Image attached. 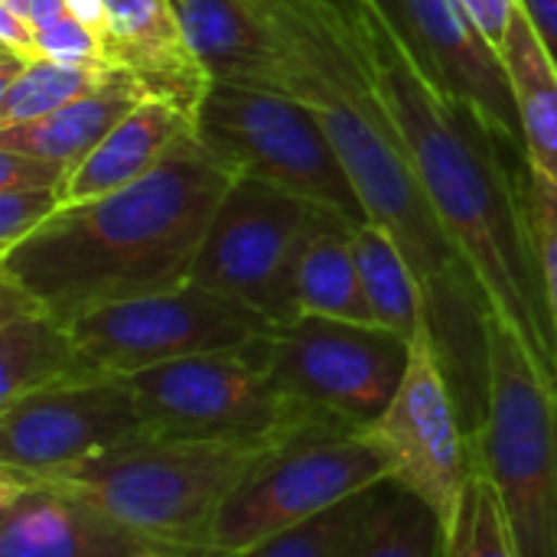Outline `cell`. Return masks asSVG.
<instances>
[{
    "label": "cell",
    "mask_w": 557,
    "mask_h": 557,
    "mask_svg": "<svg viewBox=\"0 0 557 557\" xmlns=\"http://www.w3.org/2000/svg\"><path fill=\"white\" fill-rule=\"evenodd\" d=\"M441 228L493 317L557 385V336L535 255L529 160L414 62L379 0H330Z\"/></svg>",
    "instance_id": "obj_1"
},
{
    "label": "cell",
    "mask_w": 557,
    "mask_h": 557,
    "mask_svg": "<svg viewBox=\"0 0 557 557\" xmlns=\"http://www.w3.org/2000/svg\"><path fill=\"white\" fill-rule=\"evenodd\" d=\"M235 180L238 173L193 134L144 180L62 206L0 255V277L62 323L173 290L193 277L212 215Z\"/></svg>",
    "instance_id": "obj_2"
},
{
    "label": "cell",
    "mask_w": 557,
    "mask_h": 557,
    "mask_svg": "<svg viewBox=\"0 0 557 557\" xmlns=\"http://www.w3.org/2000/svg\"><path fill=\"white\" fill-rule=\"evenodd\" d=\"M281 444L150 434L98 460L20 476L95 506L160 555L209 557L219 509Z\"/></svg>",
    "instance_id": "obj_3"
},
{
    "label": "cell",
    "mask_w": 557,
    "mask_h": 557,
    "mask_svg": "<svg viewBox=\"0 0 557 557\" xmlns=\"http://www.w3.org/2000/svg\"><path fill=\"white\" fill-rule=\"evenodd\" d=\"M486 330L490 395L470 460L493 483L519 557H557V385L499 317Z\"/></svg>",
    "instance_id": "obj_4"
},
{
    "label": "cell",
    "mask_w": 557,
    "mask_h": 557,
    "mask_svg": "<svg viewBox=\"0 0 557 557\" xmlns=\"http://www.w3.org/2000/svg\"><path fill=\"white\" fill-rule=\"evenodd\" d=\"M392 476L388 454L366 431H304L274 447L225 499L209 535V557L245 555Z\"/></svg>",
    "instance_id": "obj_5"
},
{
    "label": "cell",
    "mask_w": 557,
    "mask_h": 557,
    "mask_svg": "<svg viewBox=\"0 0 557 557\" xmlns=\"http://www.w3.org/2000/svg\"><path fill=\"white\" fill-rule=\"evenodd\" d=\"M271 336L124 375L147 431L193 441H290L313 428H339L274 388L268 379Z\"/></svg>",
    "instance_id": "obj_6"
},
{
    "label": "cell",
    "mask_w": 557,
    "mask_h": 557,
    "mask_svg": "<svg viewBox=\"0 0 557 557\" xmlns=\"http://www.w3.org/2000/svg\"><path fill=\"white\" fill-rule=\"evenodd\" d=\"M196 137L238 176L281 186L359 225L369 222L323 124L294 95L212 82L196 114Z\"/></svg>",
    "instance_id": "obj_7"
},
{
    "label": "cell",
    "mask_w": 557,
    "mask_h": 557,
    "mask_svg": "<svg viewBox=\"0 0 557 557\" xmlns=\"http://www.w3.org/2000/svg\"><path fill=\"white\" fill-rule=\"evenodd\" d=\"M411 343L385 326L300 317L268 339V379L304 411L369 431L395 401Z\"/></svg>",
    "instance_id": "obj_8"
},
{
    "label": "cell",
    "mask_w": 557,
    "mask_h": 557,
    "mask_svg": "<svg viewBox=\"0 0 557 557\" xmlns=\"http://www.w3.org/2000/svg\"><path fill=\"white\" fill-rule=\"evenodd\" d=\"M313 212L304 196L238 176L212 215L189 281L258 310L274 326H290L300 320L297 268Z\"/></svg>",
    "instance_id": "obj_9"
},
{
    "label": "cell",
    "mask_w": 557,
    "mask_h": 557,
    "mask_svg": "<svg viewBox=\"0 0 557 557\" xmlns=\"http://www.w3.org/2000/svg\"><path fill=\"white\" fill-rule=\"evenodd\" d=\"M69 330L101 372L124 379L150 366L242 349L281 326L225 294L186 281L173 290L98 307L72 320Z\"/></svg>",
    "instance_id": "obj_10"
},
{
    "label": "cell",
    "mask_w": 557,
    "mask_h": 557,
    "mask_svg": "<svg viewBox=\"0 0 557 557\" xmlns=\"http://www.w3.org/2000/svg\"><path fill=\"white\" fill-rule=\"evenodd\" d=\"M392 460L395 483L428 503L444 532L454 529L473 470L470 434L428 323L411 339V362L395 401L366 431Z\"/></svg>",
    "instance_id": "obj_11"
},
{
    "label": "cell",
    "mask_w": 557,
    "mask_h": 557,
    "mask_svg": "<svg viewBox=\"0 0 557 557\" xmlns=\"http://www.w3.org/2000/svg\"><path fill=\"white\" fill-rule=\"evenodd\" d=\"M150 437L121 375L59 385L0 408V467L52 473Z\"/></svg>",
    "instance_id": "obj_12"
},
{
    "label": "cell",
    "mask_w": 557,
    "mask_h": 557,
    "mask_svg": "<svg viewBox=\"0 0 557 557\" xmlns=\"http://www.w3.org/2000/svg\"><path fill=\"white\" fill-rule=\"evenodd\" d=\"M424 75L473 108L503 140L525 153L512 82L499 49L460 0H379Z\"/></svg>",
    "instance_id": "obj_13"
},
{
    "label": "cell",
    "mask_w": 557,
    "mask_h": 557,
    "mask_svg": "<svg viewBox=\"0 0 557 557\" xmlns=\"http://www.w3.org/2000/svg\"><path fill=\"white\" fill-rule=\"evenodd\" d=\"M137 535L95 506L0 467V557H140Z\"/></svg>",
    "instance_id": "obj_14"
},
{
    "label": "cell",
    "mask_w": 557,
    "mask_h": 557,
    "mask_svg": "<svg viewBox=\"0 0 557 557\" xmlns=\"http://www.w3.org/2000/svg\"><path fill=\"white\" fill-rule=\"evenodd\" d=\"M104 7L111 62L127 69L147 95L173 101L196 121L212 78L196 59L173 0H104Z\"/></svg>",
    "instance_id": "obj_15"
},
{
    "label": "cell",
    "mask_w": 557,
    "mask_h": 557,
    "mask_svg": "<svg viewBox=\"0 0 557 557\" xmlns=\"http://www.w3.org/2000/svg\"><path fill=\"white\" fill-rule=\"evenodd\" d=\"M72 336L16 284L0 277V408L59 385L104 379Z\"/></svg>",
    "instance_id": "obj_16"
},
{
    "label": "cell",
    "mask_w": 557,
    "mask_h": 557,
    "mask_svg": "<svg viewBox=\"0 0 557 557\" xmlns=\"http://www.w3.org/2000/svg\"><path fill=\"white\" fill-rule=\"evenodd\" d=\"M173 7L212 82L284 91V49L251 0H173Z\"/></svg>",
    "instance_id": "obj_17"
},
{
    "label": "cell",
    "mask_w": 557,
    "mask_h": 557,
    "mask_svg": "<svg viewBox=\"0 0 557 557\" xmlns=\"http://www.w3.org/2000/svg\"><path fill=\"white\" fill-rule=\"evenodd\" d=\"M196 134L193 114L147 95L69 176L62 202H85L117 193L153 173L183 140Z\"/></svg>",
    "instance_id": "obj_18"
},
{
    "label": "cell",
    "mask_w": 557,
    "mask_h": 557,
    "mask_svg": "<svg viewBox=\"0 0 557 557\" xmlns=\"http://www.w3.org/2000/svg\"><path fill=\"white\" fill-rule=\"evenodd\" d=\"M144 98V85L127 69H114V75L91 95L75 98L36 121L0 127V150H20L78 166Z\"/></svg>",
    "instance_id": "obj_19"
},
{
    "label": "cell",
    "mask_w": 557,
    "mask_h": 557,
    "mask_svg": "<svg viewBox=\"0 0 557 557\" xmlns=\"http://www.w3.org/2000/svg\"><path fill=\"white\" fill-rule=\"evenodd\" d=\"M356 225L359 222L326 206H317L297 268L300 317H326V320L379 326L366 300L356 251H352Z\"/></svg>",
    "instance_id": "obj_20"
},
{
    "label": "cell",
    "mask_w": 557,
    "mask_h": 557,
    "mask_svg": "<svg viewBox=\"0 0 557 557\" xmlns=\"http://www.w3.org/2000/svg\"><path fill=\"white\" fill-rule=\"evenodd\" d=\"M499 55L512 82L525 160L557 186V65L522 7L509 23Z\"/></svg>",
    "instance_id": "obj_21"
},
{
    "label": "cell",
    "mask_w": 557,
    "mask_h": 557,
    "mask_svg": "<svg viewBox=\"0 0 557 557\" xmlns=\"http://www.w3.org/2000/svg\"><path fill=\"white\" fill-rule=\"evenodd\" d=\"M352 251L375 323L411 343L428 323V297L405 248L382 225L362 222L356 225Z\"/></svg>",
    "instance_id": "obj_22"
},
{
    "label": "cell",
    "mask_w": 557,
    "mask_h": 557,
    "mask_svg": "<svg viewBox=\"0 0 557 557\" xmlns=\"http://www.w3.org/2000/svg\"><path fill=\"white\" fill-rule=\"evenodd\" d=\"M444 545L447 532L441 516L388 480L366 532L346 557H444Z\"/></svg>",
    "instance_id": "obj_23"
},
{
    "label": "cell",
    "mask_w": 557,
    "mask_h": 557,
    "mask_svg": "<svg viewBox=\"0 0 557 557\" xmlns=\"http://www.w3.org/2000/svg\"><path fill=\"white\" fill-rule=\"evenodd\" d=\"M111 75H114V69H91V65L33 59L23 69V75L10 88L0 91V127L52 114L55 108L91 95Z\"/></svg>",
    "instance_id": "obj_24"
},
{
    "label": "cell",
    "mask_w": 557,
    "mask_h": 557,
    "mask_svg": "<svg viewBox=\"0 0 557 557\" xmlns=\"http://www.w3.org/2000/svg\"><path fill=\"white\" fill-rule=\"evenodd\" d=\"M382 486L366 490V493L339 503L336 509L323 512L320 519L235 557H346L359 542V535L366 532V522L372 519V512L382 499Z\"/></svg>",
    "instance_id": "obj_25"
},
{
    "label": "cell",
    "mask_w": 557,
    "mask_h": 557,
    "mask_svg": "<svg viewBox=\"0 0 557 557\" xmlns=\"http://www.w3.org/2000/svg\"><path fill=\"white\" fill-rule=\"evenodd\" d=\"M444 557H519L499 496L483 470H470L460 512L447 532Z\"/></svg>",
    "instance_id": "obj_26"
},
{
    "label": "cell",
    "mask_w": 557,
    "mask_h": 557,
    "mask_svg": "<svg viewBox=\"0 0 557 557\" xmlns=\"http://www.w3.org/2000/svg\"><path fill=\"white\" fill-rule=\"evenodd\" d=\"M529 212H532V235H535V255L545 284V300L557 336V186L532 166H529Z\"/></svg>",
    "instance_id": "obj_27"
},
{
    "label": "cell",
    "mask_w": 557,
    "mask_h": 557,
    "mask_svg": "<svg viewBox=\"0 0 557 557\" xmlns=\"http://www.w3.org/2000/svg\"><path fill=\"white\" fill-rule=\"evenodd\" d=\"M36 55L69 65H91V69H117L108 52V39L82 23L78 16L65 13L55 23L36 29Z\"/></svg>",
    "instance_id": "obj_28"
},
{
    "label": "cell",
    "mask_w": 557,
    "mask_h": 557,
    "mask_svg": "<svg viewBox=\"0 0 557 557\" xmlns=\"http://www.w3.org/2000/svg\"><path fill=\"white\" fill-rule=\"evenodd\" d=\"M59 186L49 189H0V255L46 225L65 202Z\"/></svg>",
    "instance_id": "obj_29"
},
{
    "label": "cell",
    "mask_w": 557,
    "mask_h": 557,
    "mask_svg": "<svg viewBox=\"0 0 557 557\" xmlns=\"http://www.w3.org/2000/svg\"><path fill=\"white\" fill-rule=\"evenodd\" d=\"M75 166L20 150H0V189H65Z\"/></svg>",
    "instance_id": "obj_30"
},
{
    "label": "cell",
    "mask_w": 557,
    "mask_h": 557,
    "mask_svg": "<svg viewBox=\"0 0 557 557\" xmlns=\"http://www.w3.org/2000/svg\"><path fill=\"white\" fill-rule=\"evenodd\" d=\"M467 7V13L473 16V23L480 26V33L496 46L503 49L506 42V33H509V23L519 10V0H460Z\"/></svg>",
    "instance_id": "obj_31"
},
{
    "label": "cell",
    "mask_w": 557,
    "mask_h": 557,
    "mask_svg": "<svg viewBox=\"0 0 557 557\" xmlns=\"http://www.w3.org/2000/svg\"><path fill=\"white\" fill-rule=\"evenodd\" d=\"M519 7L557 65V0H519Z\"/></svg>",
    "instance_id": "obj_32"
},
{
    "label": "cell",
    "mask_w": 557,
    "mask_h": 557,
    "mask_svg": "<svg viewBox=\"0 0 557 557\" xmlns=\"http://www.w3.org/2000/svg\"><path fill=\"white\" fill-rule=\"evenodd\" d=\"M140 557H166V555H160V552H144Z\"/></svg>",
    "instance_id": "obj_33"
}]
</instances>
